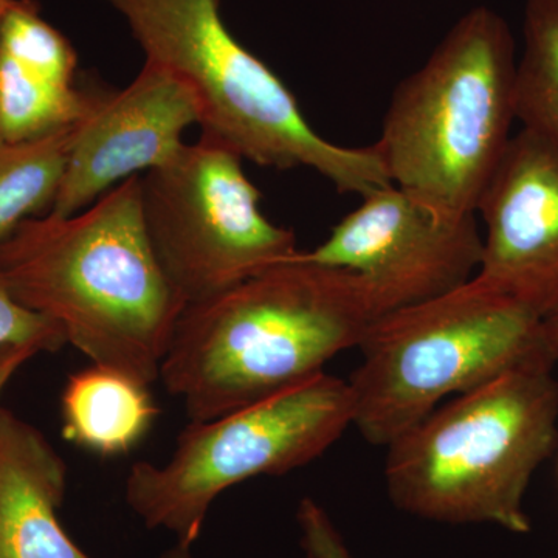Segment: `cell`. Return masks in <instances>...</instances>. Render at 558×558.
<instances>
[{
  "mask_svg": "<svg viewBox=\"0 0 558 558\" xmlns=\"http://www.w3.org/2000/svg\"><path fill=\"white\" fill-rule=\"evenodd\" d=\"M296 521L306 558H354L329 513L315 499H301Z\"/></svg>",
  "mask_w": 558,
  "mask_h": 558,
  "instance_id": "18",
  "label": "cell"
},
{
  "mask_svg": "<svg viewBox=\"0 0 558 558\" xmlns=\"http://www.w3.org/2000/svg\"><path fill=\"white\" fill-rule=\"evenodd\" d=\"M68 465L38 428L0 407V558H92L58 519Z\"/></svg>",
  "mask_w": 558,
  "mask_h": 558,
  "instance_id": "13",
  "label": "cell"
},
{
  "mask_svg": "<svg viewBox=\"0 0 558 558\" xmlns=\"http://www.w3.org/2000/svg\"><path fill=\"white\" fill-rule=\"evenodd\" d=\"M76 65L36 0H0V137L28 142L83 120L97 94L76 89Z\"/></svg>",
  "mask_w": 558,
  "mask_h": 558,
  "instance_id": "12",
  "label": "cell"
},
{
  "mask_svg": "<svg viewBox=\"0 0 558 558\" xmlns=\"http://www.w3.org/2000/svg\"><path fill=\"white\" fill-rule=\"evenodd\" d=\"M543 340L550 357L558 360V310L543 318Z\"/></svg>",
  "mask_w": 558,
  "mask_h": 558,
  "instance_id": "20",
  "label": "cell"
},
{
  "mask_svg": "<svg viewBox=\"0 0 558 558\" xmlns=\"http://www.w3.org/2000/svg\"><path fill=\"white\" fill-rule=\"evenodd\" d=\"M160 558H191V546L178 543L174 548L168 549Z\"/></svg>",
  "mask_w": 558,
  "mask_h": 558,
  "instance_id": "21",
  "label": "cell"
},
{
  "mask_svg": "<svg viewBox=\"0 0 558 558\" xmlns=\"http://www.w3.org/2000/svg\"><path fill=\"white\" fill-rule=\"evenodd\" d=\"M76 124L47 137H0V241L22 220L44 216L57 199Z\"/></svg>",
  "mask_w": 558,
  "mask_h": 558,
  "instance_id": "15",
  "label": "cell"
},
{
  "mask_svg": "<svg viewBox=\"0 0 558 558\" xmlns=\"http://www.w3.org/2000/svg\"><path fill=\"white\" fill-rule=\"evenodd\" d=\"M146 54L183 81L201 110L202 137L258 167L310 168L340 193L392 185L374 146L347 148L319 135L289 87L245 49L220 0H108Z\"/></svg>",
  "mask_w": 558,
  "mask_h": 558,
  "instance_id": "5",
  "label": "cell"
},
{
  "mask_svg": "<svg viewBox=\"0 0 558 558\" xmlns=\"http://www.w3.org/2000/svg\"><path fill=\"white\" fill-rule=\"evenodd\" d=\"M481 256L476 215H444L389 185L362 196L328 240L290 260L359 275L381 317L461 288Z\"/></svg>",
  "mask_w": 558,
  "mask_h": 558,
  "instance_id": "9",
  "label": "cell"
},
{
  "mask_svg": "<svg viewBox=\"0 0 558 558\" xmlns=\"http://www.w3.org/2000/svg\"><path fill=\"white\" fill-rule=\"evenodd\" d=\"M357 348L362 363L348 380L352 425L385 449L440 400L549 355L543 318L476 275L438 299L374 319Z\"/></svg>",
  "mask_w": 558,
  "mask_h": 558,
  "instance_id": "6",
  "label": "cell"
},
{
  "mask_svg": "<svg viewBox=\"0 0 558 558\" xmlns=\"http://www.w3.org/2000/svg\"><path fill=\"white\" fill-rule=\"evenodd\" d=\"M9 344H31L40 352H57L68 344V339L58 323L22 306L0 282V347Z\"/></svg>",
  "mask_w": 558,
  "mask_h": 558,
  "instance_id": "17",
  "label": "cell"
},
{
  "mask_svg": "<svg viewBox=\"0 0 558 558\" xmlns=\"http://www.w3.org/2000/svg\"><path fill=\"white\" fill-rule=\"evenodd\" d=\"M39 349L31 344H9L0 347V395L11 380V377L17 373L36 354Z\"/></svg>",
  "mask_w": 558,
  "mask_h": 558,
  "instance_id": "19",
  "label": "cell"
},
{
  "mask_svg": "<svg viewBox=\"0 0 558 558\" xmlns=\"http://www.w3.org/2000/svg\"><path fill=\"white\" fill-rule=\"evenodd\" d=\"M523 40L517 120L558 150V0H524Z\"/></svg>",
  "mask_w": 558,
  "mask_h": 558,
  "instance_id": "16",
  "label": "cell"
},
{
  "mask_svg": "<svg viewBox=\"0 0 558 558\" xmlns=\"http://www.w3.org/2000/svg\"><path fill=\"white\" fill-rule=\"evenodd\" d=\"M376 318L359 275L288 260L186 306L159 380L190 422L211 421L325 373Z\"/></svg>",
  "mask_w": 558,
  "mask_h": 558,
  "instance_id": "2",
  "label": "cell"
},
{
  "mask_svg": "<svg viewBox=\"0 0 558 558\" xmlns=\"http://www.w3.org/2000/svg\"><path fill=\"white\" fill-rule=\"evenodd\" d=\"M236 153L201 137L142 175V213L157 260L180 299L202 303L296 253L292 230L260 211Z\"/></svg>",
  "mask_w": 558,
  "mask_h": 558,
  "instance_id": "8",
  "label": "cell"
},
{
  "mask_svg": "<svg viewBox=\"0 0 558 558\" xmlns=\"http://www.w3.org/2000/svg\"><path fill=\"white\" fill-rule=\"evenodd\" d=\"M476 215L483 256L476 277L538 317L558 310V150L523 130L488 180Z\"/></svg>",
  "mask_w": 558,
  "mask_h": 558,
  "instance_id": "11",
  "label": "cell"
},
{
  "mask_svg": "<svg viewBox=\"0 0 558 558\" xmlns=\"http://www.w3.org/2000/svg\"><path fill=\"white\" fill-rule=\"evenodd\" d=\"M0 282L53 319L94 365L150 387L185 311L142 213V175L72 216L22 220L0 241Z\"/></svg>",
  "mask_w": 558,
  "mask_h": 558,
  "instance_id": "1",
  "label": "cell"
},
{
  "mask_svg": "<svg viewBox=\"0 0 558 558\" xmlns=\"http://www.w3.org/2000/svg\"><path fill=\"white\" fill-rule=\"evenodd\" d=\"M149 387L94 365L69 376L61 396L62 435L101 458L138 446L159 416Z\"/></svg>",
  "mask_w": 558,
  "mask_h": 558,
  "instance_id": "14",
  "label": "cell"
},
{
  "mask_svg": "<svg viewBox=\"0 0 558 558\" xmlns=\"http://www.w3.org/2000/svg\"><path fill=\"white\" fill-rule=\"evenodd\" d=\"M554 365L549 355L527 360L392 440L385 464L392 505L433 523L529 534V483L557 442Z\"/></svg>",
  "mask_w": 558,
  "mask_h": 558,
  "instance_id": "3",
  "label": "cell"
},
{
  "mask_svg": "<svg viewBox=\"0 0 558 558\" xmlns=\"http://www.w3.org/2000/svg\"><path fill=\"white\" fill-rule=\"evenodd\" d=\"M199 121V105L183 81L145 61L126 89L95 95L76 123L50 215H75L123 180L171 163L185 148L183 132Z\"/></svg>",
  "mask_w": 558,
  "mask_h": 558,
  "instance_id": "10",
  "label": "cell"
},
{
  "mask_svg": "<svg viewBox=\"0 0 558 558\" xmlns=\"http://www.w3.org/2000/svg\"><path fill=\"white\" fill-rule=\"evenodd\" d=\"M354 422L348 380L322 373L207 422H190L170 461L132 465L124 498L148 529L193 546L215 499L256 476L286 475L322 457Z\"/></svg>",
  "mask_w": 558,
  "mask_h": 558,
  "instance_id": "7",
  "label": "cell"
},
{
  "mask_svg": "<svg viewBox=\"0 0 558 558\" xmlns=\"http://www.w3.org/2000/svg\"><path fill=\"white\" fill-rule=\"evenodd\" d=\"M517 61L501 14L465 13L389 101L373 146L392 185L444 215L475 216L512 138Z\"/></svg>",
  "mask_w": 558,
  "mask_h": 558,
  "instance_id": "4",
  "label": "cell"
}]
</instances>
